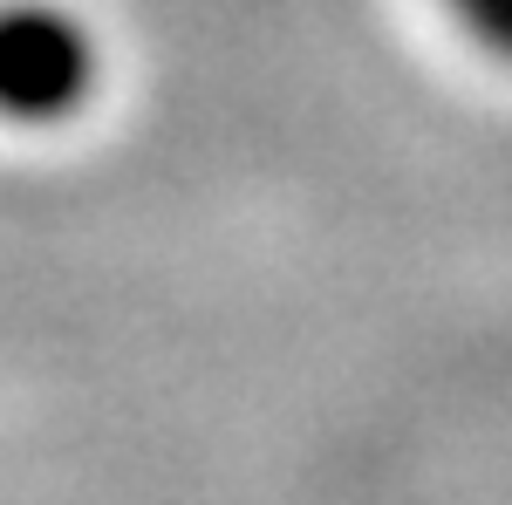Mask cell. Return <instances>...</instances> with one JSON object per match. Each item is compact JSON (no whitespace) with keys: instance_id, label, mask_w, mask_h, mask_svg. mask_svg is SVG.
I'll list each match as a JSON object with an SVG mask.
<instances>
[{"instance_id":"6da1fadb","label":"cell","mask_w":512,"mask_h":505,"mask_svg":"<svg viewBox=\"0 0 512 505\" xmlns=\"http://www.w3.org/2000/svg\"><path fill=\"white\" fill-rule=\"evenodd\" d=\"M96 89V41L55 0H0V123H62Z\"/></svg>"},{"instance_id":"7a4b0ae2","label":"cell","mask_w":512,"mask_h":505,"mask_svg":"<svg viewBox=\"0 0 512 505\" xmlns=\"http://www.w3.org/2000/svg\"><path fill=\"white\" fill-rule=\"evenodd\" d=\"M444 7H451V21L478 48H492L499 62H512V0H444Z\"/></svg>"}]
</instances>
